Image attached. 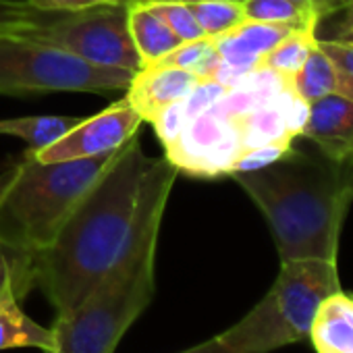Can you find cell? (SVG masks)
I'll return each instance as SVG.
<instances>
[{"instance_id":"obj_11","label":"cell","mask_w":353,"mask_h":353,"mask_svg":"<svg viewBox=\"0 0 353 353\" xmlns=\"http://www.w3.org/2000/svg\"><path fill=\"white\" fill-rule=\"evenodd\" d=\"M289 26H274L245 19L235 30L214 40L219 59L231 67L254 71L260 67L262 59L291 32Z\"/></svg>"},{"instance_id":"obj_7","label":"cell","mask_w":353,"mask_h":353,"mask_svg":"<svg viewBox=\"0 0 353 353\" xmlns=\"http://www.w3.org/2000/svg\"><path fill=\"white\" fill-rule=\"evenodd\" d=\"M26 36L59 46L98 67L133 73L143 67L129 36L125 3L57 11L48 23Z\"/></svg>"},{"instance_id":"obj_15","label":"cell","mask_w":353,"mask_h":353,"mask_svg":"<svg viewBox=\"0 0 353 353\" xmlns=\"http://www.w3.org/2000/svg\"><path fill=\"white\" fill-rule=\"evenodd\" d=\"M318 23L320 21H310L303 23L299 28H293L260 63V67H266L270 71H274L276 75H281L289 85L293 81V77L299 73V69L303 67V63L307 61L310 52L316 48L318 44Z\"/></svg>"},{"instance_id":"obj_26","label":"cell","mask_w":353,"mask_h":353,"mask_svg":"<svg viewBox=\"0 0 353 353\" xmlns=\"http://www.w3.org/2000/svg\"><path fill=\"white\" fill-rule=\"evenodd\" d=\"M148 3H152V0H148ZM154 5L164 17V21L168 23V28L172 30V34L181 42H194V40L206 38L190 5H183V3H154Z\"/></svg>"},{"instance_id":"obj_1","label":"cell","mask_w":353,"mask_h":353,"mask_svg":"<svg viewBox=\"0 0 353 353\" xmlns=\"http://www.w3.org/2000/svg\"><path fill=\"white\" fill-rule=\"evenodd\" d=\"M176 174L166 156L143 154L137 133L112 154L54 241L34 256L36 285L57 318L71 314L143 237L160 233Z\"/></svg>"},{"instance_id":"obj_22","label":"cell","mask_w":353,"mask_h":353,"mask_svg":"<svg viewBox=\"0 0 353 353\" xmlns=\"http://www.w3.org/2000/svg\"><path fill=\"white\" fill-rule=\"evenodd\" d=\"M243 11H245V19L274 23V26H289V28H299L310 21H320L312 13L289 3V0H243Z\"/></svg>"},{"instance_id":"obj_21","label":"cell","mask_w":353,"mask_h":353,"mask_svg":"<svg viewBox=\"0 0 353 353\" xmlns=\"http://www.w3.org/2000/svg\"><path fill=\"white\" fill-rule=\"evenodd\" d=\"M219 61L221 59H219L214 40L202 38V40H194V42H181L172 52H168L158 63L192 71L200 79H206V77L212 75V71L219 65Z\"/></svg>"},{"instance_id":"obj_17","label":"cell","mask_w":353,"mask_h":353,"mask_svg":"<svg viewBox=\"0 0 353 353\" xmlns=\"http://www.w3.org/2000/svg\"><path fill=\"white\" fill-rule=\"evenodd\" d=\"M299 98H303L307 104H314L330 94H336V71L328 54L316 44V48L310 52L307 61L299 69V73L293 77L289 85Z\"/></svg>"},{"instance_id":"obj_34","label":"cell","mask_w":353,"mask_h":353,"mask_svg":"<svg viewBox=\"0 0 353 353\" xmlns=\"http://www.w3.org/2000/svg\"><path fill=\"white\" fill-rule=\"evenodd\" d=\"M152 3H183V5H194V3H208V0H152ZM243 3V0H239Z\"/></svg>"},{"instance_id":"obj_6","label":"cell","mask_w":353,"mask_h":353,"mask_svg":"<svg viewBox=\"0 0 353 353\" xmlns=\"http://www.w3.org/2000/svg\"><path fill=\"white\" fill-rule=\"evenodd\" d=\"M131 79L133 71L92 65L26 34H0V94H102L127 90Z\"/></svg>"},{"instance_id":"obj_13","label":"cell","mask_w":353,"mask_h":353,"mask_svg":"<svg viewBox=\"0 0 353 353\" xmlns=\"http://www.w3.org/2000/svg\"><path fill=\"white\" fill-rule=\"evenodd\" d=\"M310 341L318 353H353V293L336 291L322 301Z\"/></svg>"},{"instance_id":"obj_4","label":"cell","mask_w":353,"mask_h":353,"mask_svg":"<svg viewBox=\"0 0 353 353\" xmlns=\"http://www.w3.org/2000/svg\"><path fill=\"white\" fill-rule=\"evenodd\" d=\"M158 233L143 237L67 316L57 318L52 353H114L154 295Z\"/></svg>"},{"instance_id":"obj_29","label":"cell","mask_w":353,"mask_h":353,"mask_svg":"<svg viewBox=\"0 0 353 353\" xmlns=\"http://www.w3.org/2000/svg\"><path fill=\"white\" fill-rule=\"evenodd\" d=\"M229 92L227 85H223L221 81L212 79V77H206V79H200L198 85L192 90V94L185 98V110H188V117L190 121L210 108H214L223 96Z\"/></svg>"},{"instance_id":"obj_35","label":"cell","mask_w":353,"mask_h":353,"mask_svg":"<svg viewBox=\"0 0 353 353\" xmlns=\"http://www.w3.org/2000/svg\"><path fill=\"white\" fill-rule=\"evenodd\" d=\"M9 174H11V166H9V168H5L3 172H0V185H3V183L9 179Z\"/></svg>"},{"instance_id":"obj_10","label":"cell","mask_w":353,"mask_h":353,"mask_svg":"<svg viewBox=\"0 0 353 353\" xmlns=\"http://www.w3.org/2000/svg\"><path fill=\"white\" fill-rule=\"evenodd\" d=\"M301 137L310 139L324 158L353 166V102L341 94H330L310 104Z\"/></svg>"},{"instance_id":"obj_31","label":"cell","mask_w":353,"mask_h":353,"mask_svg":"<svg viewBox=\"0 0 353 353\" xmlns=\"http://www.w3.org/2000/svg\"><path fill=\"white\" fill-rule=\"evenodd\" d=\"M289 3L301 7L303 11L312 13L314 17H318L322 21L330 15L341 13L347 5V0H289Z\"/></svg>"},{"instance_id":"obj_27","label":"cell","mask_w":353,"mask_h":353,"mask_svg":"<svg viewBox=\"0 0 353 353\" xmlns=\"http://www.w3.org/2000/svg\"><path fill=\"white\" fill-rule=\"evenodd\" d=\"M274 100H276V104L281 108V114H283L287 133L293 139L295 137H301V133L305 129V123L310 119V104L303 98H299L289 85L285 90H281Z\"/></svg>"},{"instance_id":"obj_20","label":"cell","mask_w":353,"mask_h":353,"mask_svg":"<svg viewBox=\"0 0 353 353\" xmlns=\"http://www.w3.org/2000/svg\"><path fill=\"white\" fill-rule=\"evenodd\" d=\"M190 9L200 23L204 36L210 40L225 36L245 21L243 3H239V0H208V3H194L190 5Z\"/></svg>"},{"instance_id":"obj_3","label":"cell","mask_w":353,"mask_h":353,"mask_svg":"<svg viewBox=\"0 0 353 353\" xmlns=\"http://www.w3.org/2000/svg\"><path fill=\"white\" fill-rule=\"evenodd\" d=\"M112 154L40 162L26 150L0 185V248L28 256L44 252Z\"/></svg>"},{"instance_id":"obj_18","label":"cell","mask_w":353,"mask_h":353,"mask_svg":"<svg viewBox=\"0 0 353 353\" xmlns=\"http://www.w3.org/2000/svg\"><path fill=\"white\" fill-rule=\"evenodd\" d=\"M77 123V117H19L0 119V135L19 137L38 150L57 141L67 129Z\"/></svg>"},{"instance_id":"obj_2","label":"cell","mask_w":353,"mask_h":353,"mask_svg":"<svg viewBox=\"0 0 353 353\" xmlns=\"http://www.w3.org/2000/svg\"><path fill=\"white\" fill-rule=\"evenodd\" d=\"M233 176L264 214L281 262H336L341 229L353 202V166L291 150L266 168Z\"/></svg>"},{"instance_id":"obj_14","label":"cell","mask_w":353,"mask_h":353,"mask_svg":"<svg viewBox=\"0 0 353 353\" xmlns=\"http://www.w3.org/2000/svg\"><path fill=\"white\" fill-rule=\"evenodd\" d=\"M36 347L44 353L54 351V330L34 322L17 299L0 301V351Z\"/></svg>"},{"instance_id":"obj_32","label":"cell","mask_w":353,"mask_h":353,"mask_svg":"<svg viewBox=\"0 0 353 353\" xmlns=\"http://www.w3.org/2000/svg\"><path fill=\"white\" fill-rule=\"evenodd\" d=\"M343 13L345 15H343V21L339 23V28L334 32V40L353 42V0H347Z\"/></svg>"},{"instance_id":"obj_12","label":"cell","mask_w":353,"mask_h":353,"mask_svg":"<svg viewBox=\"0 0 353 353\" xmlns=\"http://www.w3.org/2000/svg\"><path fill=\"white\" fill-rule=\"evenodd\" d=\"M127 26L133 46L141 59V65H152L162 61L172 52L181 40L172 34L160 11L148 0H127Z\"/></svg>"},{"instance_id":"obj_8","label":"cell","mask_w":353,"mask_h":353,"mask_svg":"<svg viewBox=\"0 0 353 353\" xmlns=\"http://www.w3.org/2000/svg\"><path fill=\"white\" fill-rule=\"evenodd\" d=\"M141 117L131 108V104L121 98L108 108L77 119V123L67 129L57 141L44 148H30V154L40 162H63L79 158L106 156L123 148L139 129Z\"/></svg>"},{"instance_id":"obj_19","label":"cell","mask_w":353,"mask_h":353,"mask_svg":"<svg viewBox=\"0 0 353 353\" xmlns=\"http://www.w3.org/2000/svg\"><path fill=\"white\" fill-rule=\"evenodd\" d=\"M36 287L34 256L0 248V301H21Z\"/></svg>"},{"instance_id":"obj_25","label":"cell","mask_w":353,"mask_h":353,"mask_svg":"<svg viewBox=\"0 0 353 353\" xmlns=\"http://www.w3.org/2000/svg\"><path fill=\"white\" fill-rule=\"evenodd\" d=\"M188 123H190V117L185 110V100L168 104L166 108H162L152 119V127H154L160 143L164 145V150H170L176 141L181 139Z\"/></svg>"},{"instance_id":"obj_23","label":"cell","mask_w":353,"mask_h":353,"mask_svg":"<svg viewBox=\"0 0 353 353\" xmlns=\"http://www.w3.org/2000/svg\"><path fill=\"white\" fill-rule=\"evenodd\" d=\"M54 15L57 11H42L30 0H0V34H30Z\"/></svg>"},{"instance_id":"obj_5","label":"cell","mask_w":353,"mask_h":353,"mask_svg":"<svg viewBox=\"0 0 353 353\" xmlns=\"http://www.w3.org/2000/svg\"><path fill=\"white\" fill-rule=\"evenodd\" d=\"M341 291L336 262L291 260L270 291L235 326L221 332V341L235 353H270L310 339L318 307Z\"/></svg>"},{"instance_id":"obj_28","label":"cell","mask_w":353,"mask_h":353,"mask_svg":"<svg viewBox=\"0 0 353 353\" xmlns=\"http://www.w3.org/2000/svg\"><path fill=\"white\" fill-rule=\"evenodd\" d=\"M291 150H293V143H266V145H258L252 150H243L233 166V172H250V170L266 168L283 160Z\"/></svg>"},{"instance_id":"obj_9","label":"cell","mask_w":353,"mask_h":353,"mask_svg":"<svg viewBox=\"0 0 353 353\" xmlns=\"http://www.w3.org/2000/svg\"><path fill=\"white\" fill-rule=\"evenodd\" d=\"M200 77L192 71L170 67L162 63H152L133 73L127 85L125 100L141 117V121L152 123V119L172 102L185 100L198 85Z\"/></svg>"},{"instance_id":"obj_30","label":"cell","mask_w":353,"mask_h":353,"mask_svg":"<svg viewBox=\"0 0 353 353\" xmlns=\"http://www.w3.org/2000/svg\"><path fill=\"white\" fill-rule=\"evenodd\" d=\"M30 3L42 11H75L94 5H112V3H127V0H30Z\"/></svg>"},{"instance_id":"obj_33","label":"cell","mask_w":353,"mask_h":353,"mask_svg":"<svg viewBox=\"0 0 353 353\" xmlns=\"http://www.w3.org/2000/svg\"><path fill=\"white\" fill-rule=\"evenodd\" d=\"M181 353H235V351L229 349V347L221 341V336H214V339H210V341H206V343H200V345H196V347H192V349H188V351H181Z\"/></svg>"},{"instance_id":"obj_16","label":"cell","mask_w":353,"mask_h":353,"mask_svg":"<svg viewBox=\"0 0 353 353\" xmlns=\"http://www.w3.org/2000/svg\"><path fill=\"white\" fill-rule=\"evenodd\" d=\"M274 98L268 104H262L241 117H235L243 150H252L266 143H293V137L287 133L281 108Z\"/></svg>"},{"instance_id":"obj_24","label":"cell","mask_w":353,"mask_h":353,"mask_svg":"<svg viewBox=\"0 0 353 353\" xmlns=\"http://www.w3.org/2000/svg\"><path fill=\"white\" fill-rule=\"evenodd\" d=\"M320 48L328 54L336 71V94L349 98L353 102V42L343 40H320Z\"/></svg>"}]
</instances>
